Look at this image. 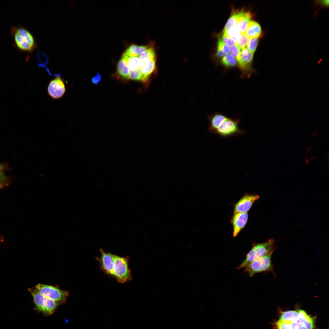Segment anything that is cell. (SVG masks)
<instances>
[{"mask_svg":"<svg viewBox=\"0 0 329 329\" xmlns=\"http://www.w3.org/2000/svg\"><path fill=\"white\" fill-rule=\"evenodd\" d=\"M101 255L97 259L100 267L107 275L115 278L119 282L125 283L132 279L129 266V256L122 257L99 249Z\"/></svg>","mask_w":329,"mask_h":329,"instance_id":"obj_1","label":"cell"},{"mask_svg":"<svg viewBox=\"0 0 329 329\" xmlns=\"http://www.w3.org/2000/svg\"><path fill=\"white\" fill-rule=\"evenodd\" d=\"M275 242L274 239H270L264 242L253 244L245 259L237 269H245L254 261L273 252L275 249Z\"/></svg>","mask_w":329,"mask_h":329,"instance_id":"obj_2","label":"cell"},{"mask_svg":"<svg viewBox=\"0 0 329 329\" xmlns=\"http://www.w3.org/2000/svg\"><path fill=\"white\" fill-rule=\"evenodd\" d=\"M36 309L46 316L52 314L59 304L53 300L40 293L35 288L29 289Z\"/></svg>","mask_w":329,"mask_h":329,"instance_id":"obj_3","label":"cell"},{"mask_svg":"<svg viewBox=\"0 0 329 329\" xmlns=\"http://www.w3.org/2000/svg\"><path fill=\"white\" fill-rule=\"evenodd\" d=\"M240 119L227 117L220 124L214 134L223 138L243 134L245 132L239 126Z\"/></svg>","mask_w":329,"mask_h":329,"instance_id":"obj_4","label":"cell"},{"mask_svg":"<svg viewBox=\"0 0 329 329\" xmlns=\"http://www.w3.org/2000/svg\"><path fill=\"white\" fill-rule=\"evenodd\" d=\"M38 292L42 295L50 298L59 305L66 302L69 295L68 291L63 290L52 285L39 283L35 287Z\"/></svg>","mask_w":329,"mask_h":329,"instance_id":"obj_5","label":"cell"},{"mask_svg":"<svg viewBox=\"0 0 329 329\" xmlns=\"http://www.w3.org/2000/svg\"><path fill=\"white\" fill-rule=\"evenodd\" d=\"M273 252L253 262L245 268L244 272L247 273L249 277H252L258 273L270 271L274 272L271 256Z\"/></svg>","mask_w":329,"mask_h":329,"instance_id":"obj_6","label":"cell"},{"mask_svg":"<svg viewBox=\"0 0 329 329\" xmlns=\"http://www.w3.org/2000/svg\"><path fill=\"white\" fill-rule=\"evenodd\" d=\"M253 54L246 47L241 49L240 59L238 62L241 78H249L256 73L252 65Z\"/></svg>","mask_w":329,"mask_h":329,"instance_id":"obj_7","label":"cell"},{"mask_svg":"<svg viewBox=\"0 0 329 329\" xmlns=\"http://www.w3.org/2000/svg\"><path fill=\"white\" fill-rule=\"evenodd\" d=\"M66 90L65 80L59 74L49 82L47 87L48 95L54 100L62 97L65 94Z\"/></svg>","mask_w":329,"mask_h":329,"instance_id":"obj_8","label":"cell"},{"mask_svg":"<svg viewBox=\"0 0 329 329\" xmlns=\"http://www.w3.org/2000/svg\"><path fill=\"white\" fill-rule=\"evenodd\" d=\"M260 198L259 195L246 194L235 205L234 213L238 212H248L253 203Z\"/></svg>","mask_w":329,"mask_h":329,"instance_id":"obj_9","label":"cell"},{"mask_svg":"<svg viewBox=\"0 0 329 329\" xmlns=\"http://www.w3.org/2000/svg\"><path fill=\"white\" fill-rule=\"evenodd\" d=\"M248 212L234 213L231 223L233 225V236L236 237L246 225L248 219Z\"/></svg>","mask_w":329,"mask_h":329,"instance_id":"obj_10","label":"cell"},{"mask_svg":"<svg viewBox=\"0 0 329 329\" xmlns=\"http://www.w3.org/2000/svg\"><path fill=\"white\" fill-rule=\"evenodd\" d=\"M249 11L246 12L244 9L237 10L233 12L228 20L223 32L227 31L231 27L234 26H237L239 21L242 18L245 17L248 13Z\"/></svg>","mask_w":329,"mask_h":329,"instance_id":"obj_11","label":"cell"},{"mask_svg":"<svg viewBox=\"0 0 329 329\" xmlns=\"http://www.w3.org/2000/svg\"><path fill=\"white\" fill-rule=\"evenodd\" d=\"M227 117L225 115L218 112H216L209 116L208 119L210 122L209 131L211 133H214L220 124Z\"/></svg>","mask_w":329,"mask_h":329,"instance_id":"obj_12","label":"cell"},{"mask_svg":"<svg viewBox=\"0 0 329 329\" xmlns=\"http://www.w3.org/2000/svg\"><path fill=\"white\" fill-rule=\"evenodd\" d=\"M262 29L260 25L257 22L251 20L249 22L245 33L250 38H258L261 34Z\"/></svg>","mask_w":329,"mask_h":329,"instance_id":"obj_13","label":"cell"},{"mask_svg":"<svg viewBox=\"0 0 329 329\" xmlns=\"http://www.w3.org/2000/svg\"><path fill=\"white\" fill-rule=\"evenodd\" d=\"M297 312L300 322L306 329H313L315 327L314 319L303 310H300Z\"/></svg>","mask_w":329,"mask_h":329,"instance_id":"obj_14","label":"cell"},{"mask_svg":"<svg viewBox=\"0 0 329 329\" xmlns=\"http://www.w3.org/2000/svg\"><path fill=\"white\" fill-rule=\"evenodd\" d=\"M155 68V59L144 63V65L140 69L143 76L142 81H146L151 74L154 72Z\"/></svg>","mask_w":329,"mask_h":329,"instance_id":"obj_15","label":"cell"},{"mask_svg":"<svg viewBox=\"0 0 329 329\" xmlns=\"http://www.w3.org/2000/svg\"><path fill=\"white\" fill-rule=\"evenodd\" d=\"M148 49L147 46L132 44L127 48L123 55L128 57L138 56Z\"/></svg>","mask_w":329,"mask_h":329,"instance_id":"obj_16","label":"cell"},{"mask_svg":"<svg viewBox=\"0 0 329 329\" xmlns=\"http://www.w3.org/2000/svg\"><path fill=\"white\" fill-rule=\"evenodd\" d=\"M299 319L297 311L289 310L282 313L279 320L285 323L291 324L297 321Z\"/></svg>","mask_w":329,"mask_h":329,"instance_id":"obj_17","label":"cell"},{"mask_svg":"<svg viewBox=\"0 0 329 329\" xmlns=\"http://www.w3.org/2000/svg\"><path fill=\"white\" fill-rule=\"evenodd\" d=\"M126 58L130 70H140L144 62L138 56L128 57L123 55Z\"/></svg>","mask_w":329,"mask_h":329,"instance_id":"obj_18","label":"cell"},{"mask_svg":"<svg viewBox=\"0 0 329 329\" xmlns=\"http://www.w3.org/2000/svg\"><path fill=\"white\" fill-rule=\"evenodd\" d=\"M119 75L123 78H127L130 70L125 58L123 56L119 62L117 67Z\"/></svg>","mask_w":329,"mask_h":329,"instance_id":"obj_19","label":"cell"},{"mask_svg":"<svg viewBox=\"0 0 329 329\" xmlns=\"http://www.w3.org/2000/svg\"><path fill=\"white\" fill-rule=\"evenodd\" d=\"M15 39L17 46L20 49L28 51L32 50V47L17 33L15 34Z\"/></svg>","mask_w":329,"mask_h":329,"instance_id":"obj_20","label":"cell"},{"mask_svg":"<svg viewBox=\"0 0 329 329\" xmlns=\"http://www.w3.org/2000/svg\"><path fill=\"white\" fill-rule=\"evenodd\" d=\"M138 57L141 60L145 63L155 59L156 55L154 49L151 48H148Z\"/></svg>","mask_w":329,"mask_h":329,"instance_id":"obj_21","label":"cell"},{"mask_svg":"<svg viewBox=\"0 0 329 329\" xmlns=\"http://www.w3.org/2000/svg\"><path fill=\"white\" fill-rule=\"evenodd\" d=\"M221 63L226 68L235 66L237 64L236 59L230 54H228L224 56L221 61Z\"/></svg>","mask_w":329,"mask_h":329,"instance_id":"obj_22","label":"cell"},{"mask_svg":"<svg viewBox=\"0 0 329 329\" xmlns=\"http://www.w3.org/2000/svg\"><path fill=\"white\" fill-rule=\"evenodd\" d=\"M225 32L227 33L228 35L233 40L235 43L238 42L240 40L242 34L238 28L237 26H234L231 27L227 31Z\"/></svg>","mask_w":329,"mask_h":329,"instance_id":"obj_23","label":"cell"},{"mask_svg":"<svg viewBox=\"0 0 329 329\" xmlns=\"http://www.w3.org/2000/svg\"><path fill=\"white\" fill-rule=\"evenodd\" d=\"M19 35L22 37L32 47L35 45L34 41L32 35L26 30L23 28H19L17 31V32Z\"/></svg>","mask_w":329,"mask_h":329,"instance_id":"obj_24","label":"cell"},{"mask_svg":"<svg viewBox=\"0 0 329 329\" xmlns=\"http://www.w3.org/2000/svg\"><path fill=\"white\" fill-rule=\"evenodd\" d=\"M252 17V15L249 12L245 17L238 22L237 26L241 34L245 33L247 25Z\"/></svg>","mask_w":329,"mask_h":329,"instance_id":"obj_25","label":"cell"},{"mask_svg":"<svg viewBox=\"0 0 329 329\" xmlns=\"http://www.w3.org/2000/svg\"><path fill=\"white\" fill-rule=\"evenodd\" d=\"M37 56L38 61L40 64L39 66L44 67L48 62V58L47 55L42 51H38L37 54Z\"/></svg>","mask_w":329,"mask_h":329,"instance_id":"obj_26","label":"cell"},{"mask_svg":"<svg viewBox=\"0 0 329 329\" xmlns=\"http://www.w3.org/2000/svg\"><path fill=\"white\" fill-rule=\"evenodd\" d=\"M143 76L140 70H130L127 79L142 81Z\"/></svg>","mask_w":329,"mask_h":329,"instance_id":"obj_27","label":"cell"},{"mask_svg":"<svg viewBox=\"0 0 329 329\" xmlns=\"http://www.w3.org/2000/svg\"><path fill=\"white\" fill-rule=\"evenodd\" d=\"M258 38L255 37L249 38L247 44V48L253 53L255 52L258 44Z\"/></svg>","mask_w":329,"mask_h":329,"instance_id":"obj_28","label":"cell"},{"mask_svg":"<svg viewBox=\"0 0 329 329\" xmlns=\"http://www.w3.org/2000/svg\"><path fill=\"white\" fill-rule=\"evenodd\" d=\"M249 39V38L245 33L242 34L240 40L235 43V44L240 49H242L247 45Z\"/></svg>","mask_w":329,"mask_h":329,"instance_id":"obj_29","label":"cell"},{"mask_svg":"<svg viewBox=\"0 0 329 329\" xmlns=\"http://www.w3.org/2000/svg\"><path fill=\"white\" fill-rule=\"evenodd\" d=\"M217 50L224 52L226 54L230 52V47L223 42L220 37H219L218 41Z\"/></svg>","mask_w":329,"mask_h":329,"instance_id":"obj_30","label":"cell"},{"mask_svg":"<svg viewBox=\"0 0 329 329\" xmlns=\"http://www.w3.org/2000/svg\"><path fill=\"white\" fill-rule=\"evenodd\" d=\"M230 49L231 55L238 62L240 59L242 49H240L235 44L231 47Z\"/></svg>","mask_w":329,"mask_h":329,"instance_id":"obj_31","label":"cell"},{"mask_svg":"<svg viewBox=\"0 0 329 329\" xmlns=\"http://www.w3.org/2000/svg\"><path fill=\"white\" fill-rule=\"evenodd\" d=\"M223 33V34L221 39L225 44L229 47H231L235 44V42L228 35L226 32Z\"/></svg>","mask_w":329,"mask_h":329,"instance_id":"obj_32","label":"cell"},{"mask_svg":"<svg viewBox=\"0 0 329 329\" xmlns=\"http://www.w3.org/2000/svg\"><path fill=\"white\" fill-rule=\"evenodd\" d=\"M290 324L279 320L276 324L278 329H291Z\"/></svg>","mask_w":329,"mask_h":329,"instance_id":"obj_33","label":"cell"},{"mask_svg":"<svg viewBox=\"0 0 329 329\" xmlns=\"http://www.w3.org/2000/svg\"><path fill=\"white\" fill-rule=\"evenodd\" d=\"M290 326L291 329H306L301 324L299 319L296 322L292 323Z\"/></svg>","mask_w":329,"mask_h":329,"instance_id":"obj_34","label":"cell"},{"mask_svg":"<svg viewBox=\"0 0 329 329\" xmlns=\"http://www.w3.org/2000/svg\"><path fill=\"white\" fill-rule=\"evenodd\" d=\"M101 79V75L99 73L97 72L96 75L92 78L91 82L94 85H97L100 83Z\"/></svg>","mask_w":329,"mask_h":329,"instance_id":"obj_35","label":"cell"},{"mask_svg":"<svg viewBox=\"0 0 329 329\" xmlns=\"http://www.w3.org/2000/svg\"><path fill=\"white\" fill-rule=\"evenodd\" d=\"M7 178L5 175L3 168H0V182L4 183L6 181Z\"/></svg>","mask_w":329,"mask_h":329,"instance_id":"obj_36","label":"cell"},{"mask_svg":"<svg viewBox=\"0 0 329 329\" xmlns=\"http://www.w3.org/2000/svg\"><path fill=\"white\" fill-rule=\"evenodd\" d=\"M4 185H5V184L0 182V188H3Z\"/></svg>","mask_w":329,"mask_h":329,"instance_id":"obj_37","label":"cell"},{"mask_svg":"<svg viewBox=\"0 0 329 329\" xmlns=\"http://www.w3.org/2000/svg\"><path fill=\"white\" fill-rule=\"evenodd\" d=\"M0 168H3V166L0 163Z\"/></svg>","mask_w":329,"mask_h":329,"instance_id":"obj_38","label":"cell"}]
</instances>
